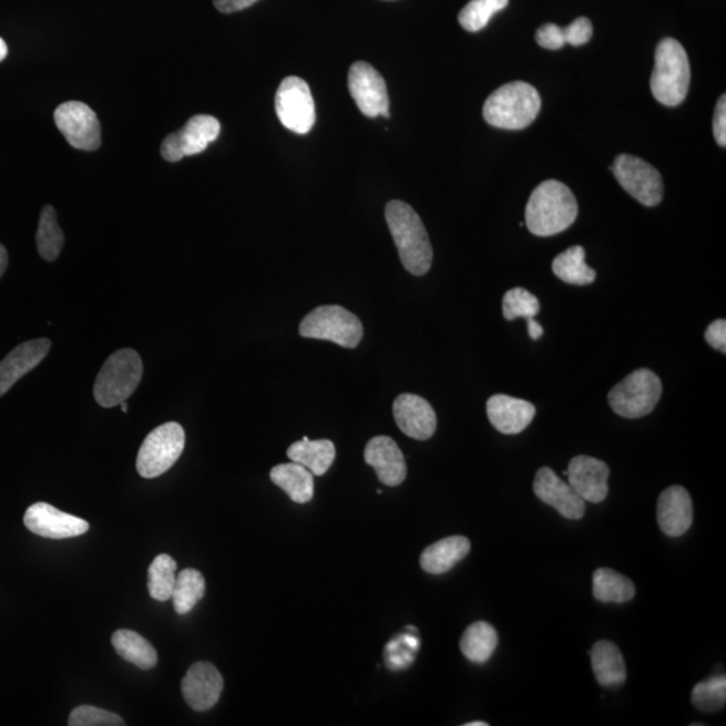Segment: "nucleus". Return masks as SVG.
<instances>
[{"label": "nucleus", "mask_w": 726, "mask_h": 726, "mask_svg": "<svg viewBox=\"0 0 726 726\" xmlns=\"http://www.w3.org/2000/svg\"><path fill=\"white\" fill-rule=\"evenodd\" d=\"M552 269L560 280L572 286H590L596 280L595 269L585 263V250L580 245H574L555 257Z\"/></svg>", "instance_id": "nucleus-28"}, {"label": "nucleus", "mask_w": 726, "mask_h": 726, "mask_svg": "<svg viewBox=\"0 0 726 726\" xmlns=\"http://www.w3.org/2000/svg\"><path fill=\"white\" fill-rule=\"evenodd\" d=\"M205 579L200 571H182L176 577L172 596L176 614H188L205 596Z\"/></svg>", "instance_id": "nucleus-32"}, {"label": "nucleus", "mask_w": 726, "mask_h": 726, "mask_svg": "<svg viewBox=\"0 0 726 726\" xmlns=\"http://www.w3.org/2000/svg\"><path fill=\"white\" fill-rule=\"evenodd\" d=\"M186 434L178 422H166L144 439L137 453L136 469L141 477L153 479L172 469L185 450Z\"/></svg>", "instance_id": "nucleus-8"}, {"label": "nucleus", "mask_w": 726, "mask_h": 726, "mask_svg": "<svg viewBox=\"0 0 726 726\" xmlns=\"http://www.w3.org/2000/svg\"><path fill=\"white\" fill-rule=\"evenodd\" d=\"M221 124L209 115L193 116L178 132L164 137L161 154L167 162H178L185 156H193L209 147L217 141Z\"/></svg>", "instance_id": "nucleus-12"}, {"label": "nucleus", "mask_w": 726, "mask_h": 726, "mask_svg": "<svg viewBox=\"0 0 726 726\" xmlns=\"http://www.w3.org/2000/svg\"><path fill=\"white\" fill-rule=\"evenodd\" d=\"M143 377V362L135 350L113 352L99 371L94 382V399L103 408L120 406L130 399Z\"/></svg>", "instance_id": "nucleus-5"}, {"label": "nucleus", "mask_w": 726, "mask_h": 726, "mask_svg": "<svg viewBox=\"0 0 726 726\" xmlns=\"http://www.w3.org/2000/svg\"><path fill=\"white\" fill-rule=\"evenodd\" d=\"M396 425L408 438L425 441L431 439L438 428L434 409L420 396L403 393L393 403Z\"/></svg>", "instance_id": "nucleus-18"}, {"label": "nucleus", "mask_w": 726, "mask_h": 726, "mask_svg": "<svg viewBox=\"0 0 726 726\" xmlns=\"http://www.w3.org/2000/svg\"><path fill=\"white\" fill-rule=\"evenodd\" d=\"M541 111V98L533 85L510 82L492 92L483 106V117L492 127L518 131L529 127Z\"/></svg>", "instance_id": "nucleus-3"}, {"label": "nucleus", "mask_w": 726, "mask_h": 726, "mask_svg": "<svg viewBox=\"0 0 726 726\" xmlns=\"http://www.w3.org/2000/svg\"><path fill=\"white\" fill-rule=\"evenodd\" d=\"M365 462L375 469L380 482L389 488H396L406 481V457L396 441L388 436H376L366 444Z\"/></svg>", "instance_id": "nucleus-19"}, {"label": "nucleus", "mask_w": 726, "mask_h": 726, "mask_svg": "<svg viewBox=\"0 0 726 726\" xmlns=\"http://www.w3.org/2000/svg\"><path fill=\"white\" fill-rule=\"evenodd\" d=\"M224 691L223 675L209 662H197L182 681V694L188 706L197 712L211 710Z\"/></svg>", "instance_id": "nucleus-16"}, {"label": "nucleus", "mask_w": 726, "mask_h": 726, "mask_svg": "<svg viewBox=\"0 0 726 726\" xmlns=\"http://www.w3.org/2000/svg\"><path fill=\"white\" fill-rule=\"evenodd\" d=\"M566 45L583 47L593 35L592 22L589 18H577L570 27L564 29Z\"/></svg>", "instance_id": "nucleus-38"}, {"label": "nucleus", "mask_w": 726, "mask_h": 726, "mask_svg": "<svg viewBox=\"0 0 726 726\" xmlns=\"http://www.w3.org/2000/svg\"><path fill=\"white\" fill-rule=\"evenodd\" d=\"M52 342L48 338L31 339L16 347L0 362V397L8 393L14 385L35 369L49 355Z\"/></svg>", "instance_id": "nucleus-20"}, {"label": "nucleus", "mask_w": 726, "mask_h": 726, "mask_svg": "<svg viewBox=\"0 0 726 726\" xmlns=\"http://www.w3.org/2000/svg\"><path fill=\"white\" fill-rule=\"evenodd\" d=\"M661 378L648 369H637L609 395L610 407L624 419H641L653 412L662 396Z\"/></svg>", "instance_id": "nucleus-6"}, {"label": "nucleus", "mask_w": 726, "mask_h": 726, "mask_svg": "<svg viewBox=\"0 0 726 726\" xmlns=\"http://www.w3.org/2000/svg\"><path fill=\"white\" fill-rule=\"evenodd\" d=\"M275 109L284 127L298 135L313 130L317 113L311 90L305 80L287 78L276 92Z\"/></svg>", "instance_id": "nucleus-9"}, {"label": "nucleus", "mask_w": 726, "mask_h": 726, "mask_svg": "<svg viewBox=\"0 0 726 726\" xmlns=\"http://www.w3.org/2000/svg\"><path fill=\"white\" fill-rule=\"evenodd\" d=\"M566 476L585 502L600 503L607 498L610 469L602 460L580 454L571 460Z\"/></svg>", "instance_id": "nucleus-17"}, {"label": "nucleus", "mask_w": 726, "mask_h": 726, "mask_svg": "<svg viewBox=\"0 0 726 726\" xmlns=\"http://www.w3.org/2000/svg\"><path fill=\"white\" fill-rule=\"evenodd\" d=\"M9 265V254L8 249L4 248V245L0 244V277H2L8 269Z\"/></svg>", "instance_id": "nucleus-44"}, {"label": "nucleus", "mask_w": 726, "mask_h": 726, "mask_svg": "<svg viewBox=\"0 0 726 726\" xmlns=\"http://www.w3.org/2000/svg\"><path fill=\"white\" fill-rule=\"evenodd\" d=\"M37 249L43 260L54 262L64 248L65 236L62 232L53 206L42 209L37 231Z\"/></svg>", "instance_id": "nucleus-31"}, {"label": "nucleus", "mask_w": 726, "mask_h": 726, "mask_svg": "<svg viewBox=\"0 0 726 726\" xmlns=\"http://www.w3.org/2000/svg\"><path fill=\"white\" fill-rule=\"evenodd\" d=\"M498 646V634L488 622H477L464 631L460 640V652L467 659L479 663L488 662Z\"/></svg>", "instance_id": "nucleus-29"}, {"label": "nucleus", "mask_w": 726, "mask_h": 726, "mask_svg": "<svg viewBox=\"0 0 726 726\" xmlns=\"http://www.w3.org/2000/svg\"><path fill=\"white\" fill-rule=\"evenodd\" d=\"M301 337L330 340V342L356 349L364 337V326L357 315L342 306H321L309 313L299 327Z\"/></svg>", "instance_id": "nucleus-7"}, {"label": "nucleus", "mask_w": 726, "mask_h": 726, "mask_svg": "<svg viewBox=\"0 0 726 726\" xmlns=\"http://www.w3.org/2000/svg\"><path fill=\"white\" fill-rule=\"evenodd\" d=\"M592 671L600 685L604 687L622 686L627 678L626 663L621 650L614 643L600 641L591 652Z\"/></svg>", "instance_id": "nucleus-24"}, {"label": "nucleus", "mask_w": 726, "mask_h": 726, "mask_svg": "<svg viewBox=\"0 0 726 726\" xmlns=\"http://www.w3.org/2000/svg\"><path fill=\"white\" fill-rule=\"evenodd\" d=\"M385 217L395 239L403 268L422 276L432 267L433 250L425 224L412 206L402 201H390Z\"/></svg>", "instance_id": "nucleus-2"}, {"label": "nucleus", "mask_w": 726, "mask_h": 726, "mask_svg": "<svg viewBox=\"0 0 726 726\" xmlns=\"http://www.w3.org/2000/svg\"><path fill=\"white\" fill-rule=\"evenodd\" d=\"M464 726H489V724L484 722H473V723L466 724Z\"/></svg>", "instance_id": "nucleus-46"}, {"label": "nucleus", "mask_w": 726, "mask_h": 726, "mask_svg": "<svg viewBox=\"0 0 726 726\" xmlns=\"http://www.w3.org/2000/svg\"><path fill=\"white\" fill-rule=\"evenodd\" d=\"M691 62L686 50L674 38H665L655 50L652 92L667 106L684 103L691 86Z\"/></svg>", "instance_id": "nucleus-4"}, {"label": "nucleus", "mask_w": 726, "mask_h": 726, "mask_svg": "<svg viewBox=\"0 0 726 726\" xmlns=\"http://www.w3.org/2000/svg\"><path fill=\"white\" fill-rule=\"evenodd\" d=\"M8 54H9L8 45H6L3 38H0V62H2L6 59V57H8Z\"/></svg>", "instance_id": "nucleus-45"}, {"label": "nucleus", "mask_w": 726, "mask_h": 726, "mask_svg": "<svg viewBox=\"0 0 726 726\" xmlns=\"http://www.w3.org/2000/svg\"><path fill=\"white\" fill-rule=\"evenodd\" d=\"M656 520L663 533L673 539L684 535L693 523V502L682 485H672L659 495Z\"/></svg>", "instance_id": "nucleus-21"}, {"label": "nucleus", "mask_w": 726, "mask_h": 726, "mask_svg": "<svg viewBox=\"0 0 726 726\" xmlns=\"http://www.w3.org/2000/svg\"><path fill=\"white\" fill-rule=\"evenodd\" d=\"M705 339L713 349L722 351L725 355L726 351V321L725 319H717L706 328Z\"/></svg>", "instance_id": "nucleus-40"}, {"label": "nucleus", "mask_w": 726, "mask_h": 726, "mask_svg": "<svg viewBox=\"0 0 726 726\" xmlns=\"http://www.w3.org/2000/svg\"><path fill=\"white\" fill-rule=\"evenodd\" d=\"M112 646L124 661L132 663L142 671L156 666L157 653L151 643L142 635L131 630H117L112 635Z\"/></svg>", "instance_id": "nucleus-27"}, {"label": "nucleus", "mask_w": 726, "mask_h": 726, "mask_svg": "<svg viewBox=\"0 0 726 726\" xmlns=\"http://www.w3.org/2000/svg\"><path fill=\"white\" fill-rule=\"evenodd\" d=\"M535 41L549 50H560L566 45L564 29L554 23H546L536 30Z\"/></svg>", "instance_id": "nucleus-39"}, {"label": "nucleus", "mask_w": 726, "mask_h": 726, "mask_svg": "<svg viewBox=\"0 0 726 726\" xmlns=\"http://www.w3.org/2000/svg\"><path fill=\"white\" fill-rule=\"evenodd\" d=\"M120 407H122V410H123L124 413H127V412H129V406H127V402L120 403Z\"/></svg>", "instance_id": "nucleus-47"}, {"label": "nucleus", "mask_w": 726, "mask_h": 726, "mask_svg": "<svg viewBox=\"0 0 726 726\" xmlns=\"http://www.w3.org/2000/svg\"><path fill=\"white\" fill-rule=\"evenodd\" d=\"M336 446L331 440H309L303 438L287 450V457L295 463L306 467L313 476L321 477L330 470L336 460Z\"/></svg>", "instance_id": "nucleus-25"}, {"label": "nucleus", "mask_w": 726, "mask_h": 726, "mask_svg": "<svg viewBox=\"0 0 726 726\" xmlns=\"http://www.w3.org/2000/svg\"><path fill=\"white\" fill-rule=\"evenodd\" d=\"M635 585L628 577L609 567L593 573V596L603 603H627L635 596Z\"/></svg>", "instance_id": "nucleus-30"}, {"label": "nucleus", "mask_w": 726, "mask_h": 726, "mask_svg": "<svg viewBox=\"0 0 726 726\" xmlns=\"http://www.w3.org/2000/svg\"><path fill=\"white\" fill-rule=\"evenodd\" d=\"M71 726H122L124 719L115 713L96 708V706H78L69 716Z\"/></svg>", "instance_id": "nucleus-37"}, {"label": "nucleus", "mask_w": 726, "mask_h": 726, "mask_svg": "<svg viewBox=\"0 0 726 726\" xmlns=\"http://www.w3.org/2000/svg\"><path fill=\"white\" fill-rule=\"evenodd\" d=\"M526 325L529 337L533 340H539L542 336H544V328H542L539 321H535L534 318L526 320Z\"/></svg>", "instance_id": "nucleus-43"}, {"label": "nucleus", "mask_w": 726, "mask_h": 726, "mask_svg": "<svg viewBox=\"0 0 726 726\" xmlns=\"http://www.w3.org/2000/svg\"><path fill=\"white\" fill-rule=\"evenodd\" d=\"M470 551L471 542L466 536H447L421 553L420 565L427 573L443 574L466 559Z\"/></svg>", "instance_id": "nucleus-23"}, {"label": "nucleus", "mask_w": 726, "mask_h": 726, "mask_svg": "<svg viewBox=\"0 0 726 726\" xmlns=\"http://www.w3.org/2000/svg\"><path fill=\"white\" fill-rule=\"evenodd\" d=\"M485 410L491 426L503 434L525 431L535 418V407L532 402L507 395L491 396Z\"/></svg>", "instance_id": "nucleus-22"}, {"label": "nucleus", "mask_w": 726, "mask_h": 726, "mask_svg": "<svg viewBox=\"0 0 726 726\" xmlns=\"http://www.w3.org/2000/svg\"><path fill=\"white\" fill-rule=\"evenodd\" d=\"M176 581V563L172 555L160 554L149 567V592L156 602L172 599Z\"/></svg>", "instance_id": "nucleus-33"}, {"label": "nucleus", "mask_w": 726, "mask_h": 726, "mask_svg": "<svg viewBox=\"0 0 726 726\" xmlns=\"http://www.w3.org/2000/svg\"><path fill=\"white\" fill-rule=\"evenodd\" d=\"M23 522L31 533L50 540L73 539L90 530V523L82 518L64 513L45 502L31 504Z\"/></svg>", "instance_id": "nucleus-14"}, {"label": "nucleus", "mask_w": 726, "mask_h": 726, "mask_svg": "<svg viewBox=\"0 0 726 726\" xmlns=\"http://www.w3.org/2000/svg\"><path fill=\"white\" fill-rule=\"evenodd\" d=\"M509 0H471L460 11L459 23L467 31L477 33L488 27L490 19L503 9H507Z\"/></svg>", "instance_id": "nucleus-34"}, {"label": "nucleus", "mask_w": 726, "mask_h": 726, "mask_svg": "<svg viewBox=\"0 0 726 726\" xmlns=\"http://www.w3.org/2000/svg\"><path fill=\"white\" fill-rule=\"evenodd\" d=\"M533 490L540 501L558 510L566 520H581L585 513V501L570 483H566L549 467L535 473Z\"/></svg>", "instance_id": "nucleus-15"}, {"label": "nucleus", "mask_w": 726, "mask_h": 726, "mask_svg": "<svg viewBox=\"0 0 726 726\" xmlns=\"http://www.w3.org/2000/svg\"><path fill=\"white\" fill-rule=\"evenodd\" d=\"M692 703L698 710L706 713L724 708L726 703L725 675L708 678L694 686Z\"/></svg>", "instance_id": "nucleus-36"}, {"label": "nucleus", "mask_w": 726, "mask_h": 726, "mask_svg": "<svg viewBox=\"0 0 726 726\" xmlns=\"http://www.w3.org/2000/svg\"><path fill=\"white\" fill-rule=\"evenodd\" d=\"M57 129L72 147L94 151L101 144V127L96 113L81 101H67L54 112Z\"/></svg>", "instance_id": "nucleus-11"}, {"label": "nucleus", "mask_w": 726, "mask_h": 726, "mask_svg": "<svg viewBox=\"0 0 726 726\" xmlns=\"http://www.w3.org/2000/svg\"><path fill=\"white\" fill-rule=\"evenodd\" d=\"M270 481L295 503H308L314 497V476L299 463H284L270 471Z\"/></svg>", "instance_id": "nucleus-26"}, {"label": "nucleus", "mask_w": 726, "mask_h": 726, "mask_svg": "<svg viewBox=\"0 0 726 726\" xmlns=\"http://www.w3.org/2000/svg\"><path fill=\"white\" fill-rule=\"evenodd\" d=\"M621 186L642 205L653 207L663 198L662 175L652 164L633 155H618L611 167Z\"/></svg>", "instance_id": "nucleus-10"}, {"label": "nucleus", "mask_w": 726, "mask_h": 726, "mask_svg": "<svg viewBox=\"0 0 726 726\" xmlns=\"http://www.w3.org/2000/svg\"><path fill=\"white\" fill-rule=\"evenodd\" d=\"M713 134H715L716 142L722 147L726 145V98L723 94L718 100L715 117H713Z\"/></svg>", "instance_id": "nucleus-41"}, {"label": "nucleus", "mask_w": 726, "mask_h": 726, "mask_svg": "<svg viewBox=\"0 0 726 726\" xmlns=\"http://www.w3.org/2000/svg\"><path fill=\"white\" fill-rule=\"evenodd\" d=\"M214 6L224 14H231V12H237L250 8L252 4L258 2V0H213Z\"/></svg>", "instance_id": "nucleus-42"}, {"label": "nucleus", "mask_w": 726, "mask_h": 726, "mask_svg": "<svg viewBox=\"0 0 726 726\" xmlns=\"http://www.w3.org/2000/svg\"><path fill=\"white\" fill-rule=\"evenodd\" d=\"M579 216L577 200L563 182L549 180L534 188L526 205V226L539 237L570 229Z\"/></svg>", "instance_id": "nucleus-1"}, {"label": "nucleus", "mask_w": 726, "mask_h": 726, "mask_svg": "<svg viewBox=\"0 0 726 726\" xmlns=\"http://www.w3.org/2000/svg\"><path fill=\"white\" fill-rule=\"evenodd\" d=\"M540 309L539 298L525 288H511L503 296L502 313L504 319L509 321L518 318L533 319L540 314Z\"/></svg>", "instance_id": "nucleus-35"}, {"label": "nucleus", "mask_w": 726, "mask_h": 726, "mask_svg": "<svg viewBox=\"0 0 726 726\" xmlns=\"http://www.w3.org/2000/svg\"><path fill=\"white\" fill-rule=\"evenodd\" d=\"M349 91L365 116L390 117L387 84L368 62L358 61L350 68Z\"/></svg>", "instance_id": "nucleus-13"}]
</instances>
